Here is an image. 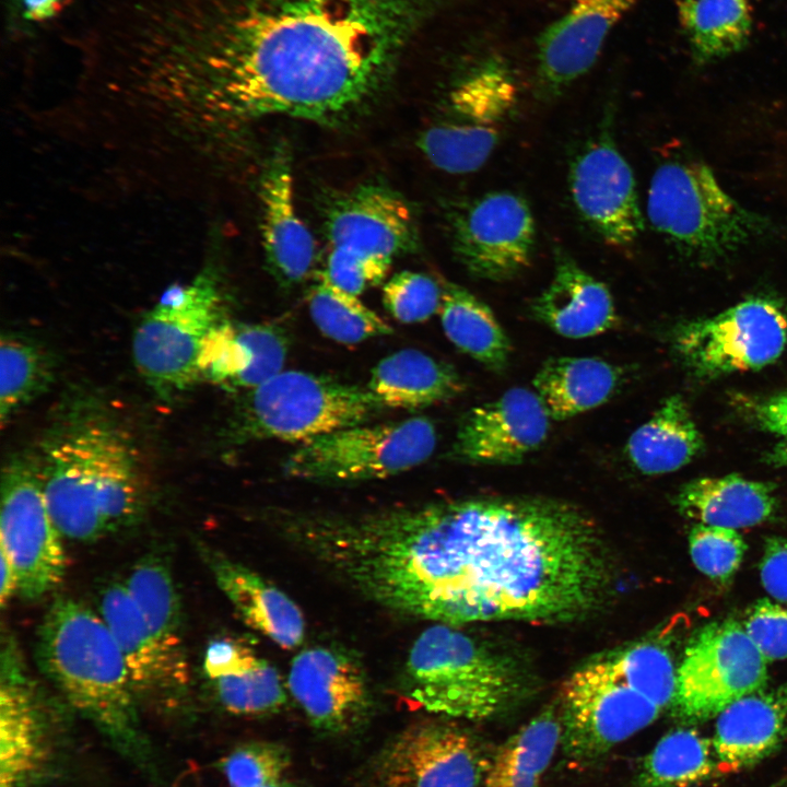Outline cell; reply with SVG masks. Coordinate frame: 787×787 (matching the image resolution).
I'll use <instances>...</instances> for the list:
<instances>
[{"label":"cell","instance_id":"83f0119b","mask_svg":"<svg viewBox=\"0 0 787 787\" xmlns=\"http://www.w3.org/2000/svg\"><path fill=\"white\" fill-rule=\"evenodd\" d=\"M203 672L214 696L230 713L267 715L286 702L277 668L243 641H212L204 653Z\"/></svg>","mask_w":787,"mask_h":787},{"label":"cell","instance_id":"681fc988","mask_svg":"<svg viewBox=\"0 0 787 787\" xmlns=\"http://www.w3.org/2000/svg\"><path fill=\"white\" fill-rule=\"evenodd\" d=\"M1 563V583H0V603L1 607L8 604L11 599L19 595V578L15 567L8 554L0 549Z\"/></svg>","mask_w":787,"mask_h":787},{"label":"cell","instance_id":"f546056e","mask_svg":"<svg viewBox=\"0 0 787 787\" xmlns=\"http://www.w3.org/2000/svg\"><path fill=\"white\" fill-rule=\"evenodd\" d=\"M465 387L453 366L415 349H403L380 360L366 386L384 409L409 410L450 400Z\"/></svg>","mask_w":787,"mask_h":787},{"label":"cell","instance_id":"ee69618b","mask_svg":"<svg viewBox=\"0 0 787 787\" xmlns=\"http://www.w3.org/2000/svg\"><path fill=\"white\" fill-rule=\"evenodd\" d=\"M287 766L289 755L282 747L254 742L236 748L222 768L230 787H265L282 780Z\"/></svg>","mask_w":787,"mask_h":787},{"label":"cell","instance_id":"816d5d0a","mask_svg":"<svg viewBox=\"0 0 787 787\" xmlns=\"http://www.w3.org/2000/svg\"><path fill=\"white\" fill-rule=\"evenodd\" d=\"M48 3L47 0H26L27 9L31 11H39V7H44V4Z\"/></svg>","mask_w":787,"mask_h":787},{"label":"cell","instance_id":"74e56055","mask_svg":"<svg viewBox=\"0 0 787 787\" xmlns=\"http://www.w3.org/2000/svg\"><path fill=\"white\" fill-rule=\"evenodd\" d=\"M52 361L32 339L3 332L0 340V420L9 422L52 380Z\"/></svg>","mask_w":787,"mask_h":787},{"label":"cell","instance_id":"7bdbcfd3","mask_svg":"<svg viewBox=\"0 0 787 787\" xmlns=\"http://www.w3.org/2000/svg\"><path fill=\"white\" fill-rule=\"evenodd\" d=\"M443 289L431 277L413 271H401L383 286L385 308L400 322L415 324L439 312Z\"/></svg>","mask_w":787,"mask_h":787},{"label":"cell","instance_id":"f35d334b","mask_svg":"<svg viewBox=\"0 0 787 787\" xmlns=\"http://www.w3.org/2000/svg\"><path fill=\"white\" fill-rule=\"evenodd\" d=\"M308 309L316 327L340 343H360L392 332V328L359 296L338 287L322 272L308 293Z\"/></svg>","mask_w":787,"mask_h":787},{"label":"cell","instance_id":"f6af8a7d","mask_svg":"<svg viewBox=\"0 0 787 787\" xmlns=\"http://www.w3.org/2000/svg\"><path fill=\"white\" fill-rule=\"evenodd\" d=\"M391 260L348 246H333L322 273L338 287L359 296L384 281Z\"/></svg>","mask_w":787,"mask_h":787},{"label":"cell","instance_id":"b9f144b4","mask_svg":"<svg viewBox=\"0 0 787 787\" xmlns=\"http://www.w3.org/2000/svg\"><path fill=\"white\" fill-rule=\"evenodd\" d=\"M689 549L702 574L725 583L740 567L747 544L736 529L695 524L689 533Z\"/></svg>","mask_w":787,"mask_h":787},{"label":"cell","instance_id":"7402d4cb","mask_svg":"<svg viewBox=\"0 0 787 787\" xmlns=\"http://www.w3.org/2000/svg\"><path fill=\"white\" fill-rule=\"evenodd\" d=\"M289 149L277 146L262 169L258 196L262 247L271 274L284 287L304 282L316 262V244L298 215Z\"/></svg>","mask_w":787,"mask_h":787},{"label":"cell","instance_id":"60d3db41","mask_svg":"<svg viewBox=\"0 0 787 787\" xmlns=\"http://www.w3.org/2000/svg\"><path fill=\"white\" fill-rule=\"evenodd\" d=\"M515 99V81L507 66L494 58L478 64L450 94L458 114L471 122L491 126L507 114Z\"/></svg>","mask_w":787,"mask_h":787},{"label":"cell","instance_id":"44dd1931","mask_svg":"<svg viewBox=\"0 0 787 787\" xmlns=\"http://www.w3.org/2000/svg\"><path fill=\"white\" fill-rule=\"evenodd\" d=\"M97 612L118 643L138 697L172 701L187 692V656L169 650L152 632L125 580L101 590Z\"/></svg>","mask_w":787,"mask_h":787},{"label":"cell","instance_id":"277c9868","mask_svg":"<svg viewBox=\"0 0 787 787\" xmlns=\"http://www.w3.org/2000/svg\"><path fill=\"white\" fill-rule=\"evenodd\" d=\"M40 671L68 703L124 751L141 743L137 693L101 614L61 597L44 615L35 645Z\"/></svg>","mask_w":787,"mask_h":787},{"label":"cell","instance_id":"d590c367","mask_svg":"<svg viewBox=\"0 0 787 787\" xmlns=\"http://www.w3.org/2000/svg\"><path fill=\"white\" fill-rule=\"evenodd\" d=\"M718 768L712 739L694 729L680 728L663 736L645 756L636 787H691Z\"/></svg>","mask_w":787,"mask_h":787},{"label":"cell","instance_id":"6da1fadb","mask_svg":"<svg viewBox=\"0 0 787 787\" xmlns=\"http://www.w3.org/2000/svg\"><path fill=\"white\" fill-rule=\"evenodd\" d=\"M447 0H151L136 35L152 98L218 131L340 122Z\"/></svg>","mask_w":787,"mask_h":787},{"label":"cell","instance_id":"836d02e7","mask_svg":"<svg viewBox=\"0 0 787 787\" xmlns=\"http://www.w3.org/2000/svg\"><path fill=\"white\" fill-rule=\"evenodd\" d=\"M562 738L560 705L541 710L512 735L488 765L483 787H540Z\"/></svg>","mask_w":787,"mask_h":787},{"label":"cell","instance_id":"3957f363","mask_svg":"<svg viewBox=\"0 0 787 787\" xmlns=\"http://www.w3.org/2000/svg\"><path fill=\"white\" fill-rule=\"evenodd\" d=\"M51 518L64 539L93 542L139 520L146 501L130 434L91 402L64 407L35 451Z\"/></svg>","mask_w":787,"mask_h":787},{"label":"cell","instance_id":"e0dca14e","mask_svg":"<svg viewBox=\"0 0 787 787\" xmlns=\"http://www.w3.org/2000/svg\"><path fill=\"white\" fill-rule=\"evenodd\" d=\"M550 420L535 390L513 387L463 414L446 457L470 465H518L545 442Z\"/></svg>","mask_w":787,"mask_h":787},{"label":"cell","instance_id":"4dcf8cb0","mask_svg":"<svg viewBox=\"0 0 787 787\" xmlns=\"http://www.w3.org/2000/svg\"><path fill=\"white\" fill-rule=\"evenodd\" d=\"M704 445L688 403L680 395H672L630 435L624 453L637 471L658 475L689 465Z\"/></svg>","mask_w":787,"mask_h":787},{"label":"cell","instance_id":"d6a6232c","mask_svg":"<svg viewBox=\"0 0 787 787\" xmlns=\"http://www.w3.org/2000/svg\"><path fill=\"white\" fill-rule=\"evenodd\" d=\"M439 316L448 340L494 373H503L510 341L492 309L467 289L450 282L442 286Z\"/></svg>","mask_w":787,"mask_h":787},{"label":"cell","instance_id":"8fae6325","mask_svg":"<svg viewBox=\"0 0 787 787\" xmlns=\"http://www.w3.org/2000/svg\"><path fill=\"white\" fill-rule=\"evenodd\" d=\"M767 660L735 620L703 626L686 645L671 706L685 723L716 717L735 701L765 688Z\"/></svg>","mask_w":787,"mask_h":787},{"label":"cell","instance_id":"bcb514c9","mask_svg":"<svg viewBox=\"0 0 787 787\" xmlns=\"http://www.w3.org/2000/svg\"><path fill=\"white\" fill-rule=\"evenodd\" d=\"M742 625L767 662L787 658V602L759 600Z\"/></svg>","mask_w":787,"mask_h":787},{"label":"cell","instance_id":"52a82bcc","mask_svg":"<svg viewBox=\"0 0 787 787\" xmlns=\"http://www.w3.org/2000/svg\"><path fill=\"white\" fill-rule=\"evenodd\" d=\"M647 218L681 255L707 266L737 254L771 227L737 201L707 164L685 157L667 161L654 172Z\"/></svg>","mask_w":787,"mask_h":787},{"label":"cell","instance_id":"4fadbf2b","mask_svg":"<svg viewBox=\"0 0 787 787\" xmlns=\"http://www.w3.org/2000/svg\"><path fill=\"white\" fill-rule=\"evenodd\" d=\"M673 349L700 378L754 371L775 362L787 344V316L763 296L744 299L714 316L680 325Z\"/></svg>","mask_w":787,"mask_h":787},{"label":"cell","instance_id":"8d00e7d4","mask_svg":"<svg viewBox=\"0 0 787 787\" xmlns=\"http://www.w3.org/2000/svg\"><path fill=\"white\" fill-rule=\"evenodd\" d=\"M125 583L152 632L169 650L187 656L179 596L166 563L148 555L131 568Z\"/></svg>","mask_w":787,"mask_h":787},{"label":"cell","instance_id":"7a4b0ae2","mask_svg":"<svg viewBox=\"0 0 787 787\" xmlns=\"http://www.w3.org/2000/svg\"><path fill=\"white\" fill-rule=\"evenodd\" d=\"M432 569L423 619L562 623L601 610L615 585L595 519L542 496L427 503Z\"/></svg>","mask_w":787,"mask_h":787},{"label":"cell","instance_id":"9a60e30c","mask_svg":"<svg viewBox=\"0 0 787 787\" xmlns=\"http://www.w3.org/2000/svg\"><path fill=\"white\" fill-rule=\"evenodd\" d=\"M287 688L308 720L318 729L343 733L363 724L373 697L360 656L340 644H317L292 660Z\"/></svg>","mask_w":787,"mask_h":787},{"label":"cell","instance_id":"2e32d148","mask_svg":"<svg viewBox=\"0 0 787 787\" xmlns=\"http://www.w3.org/2000/svg\"><path fill=\"white\" fill-rule=\"evenodd\" d=\"M569 190L583 218L607 244L632 245L644 228L634 174L608 128L572 160Z\"/></svg>","mask_w":787,"mask_h":787},{"label":"cell","instance_id":"7c38bea8","mask_svg":"<svg viewBox=\"0 0 787 787\" xmlns=\"http://www.w3.org/2000/svg\"><path fill=\"white\" fill-rule=\"evenodd\" d=\"M63 539L46 503L36 455L12 456L1 477L0 549L15 567L23 598L39 599L61 584Z\"/></svg>","mask_w":787,"mask_h":787},{"label":"cell","instance_id":"484cf974","mask_svg":"<svg viewBox=\"0 0 787 787\" xmlns=\"http://www.w3.org/2000/svg\"><path fill=\"white\" fill-rule=\"evenodd\" d=\"M200 551L218 587L248 626L285 649L303 643V613L285 592L216 550L202 545Z\"/></svg>","mask_w":787,"mask_h":787},{"label":"cell","instance_id":"ba28073f","mask_svg":"<svg viewBox=\"0 0 787 787\" xmlns=\"http://www.w3.org/2000/svg\"><path fill=\"white\" fill-rule=\"evenodd\" d=\"M384 408L366 387L302 371H281L248 391L238 416L244 439L304 443L366 423Z\"/></svg>","mask_w":787,"mask_h":787},{"label":"cell","instance_id":"ab89813d","mask_svg":"<svg viewBox=\"0 0 787 787\" xmlns=\"http://www.w3.org/2000/svg\"><path fill=\"white\" fill-rule=\"evenodd\" d=\"M498 142L491 125H438L418 139V146L435 167L449 174H468L484 165Z\"/></svg>","mask_w":787,"mask_h":787},{"label":"cell","instance_id":"e575fe53","mask_svg":"<svg viewBox=\"0 0 787 787\" xmlns=\"http://www.w3.org/2000/svg\"><path fill=\"white\" fill-rule=\"evenodd\" d=\"M678 20L698 66L741 51L752 34L750 0H679Z\"/></svg>","mask_w":787,"mask_h":787},{"label":"cell","instance_id":"f5cc1de1","mask_svg":"<svg viewBox=\"0 0 787 787\" xmlns=\"http://www.w3.org/2000/svg\"><path fill=\"white\" fill-rule=\"evenodd\" d=\"M265 787H295V786H293L292 784H290V783H287V782L279 780V782H277V783L267 785V786H265Z\"/></svg>","mask_w":787,"mask_h":787},{"label":"cell","instance_id":"f907efd6","mask_svg":"<svg viewBox=\"0 0 787 787\" xmlns=\"http://www.w3.org/2000/svg\"><path fill=\"white\" fill-rule=\"evenodd\" d=\"M766 461L776 467L787 468V437L772 447L766 455Z\"/></svg>","mask_w":787,"mask_h":787},{"label":"cell","instance_id":"30bf717a","mask_svg":"<svg viewBox=\"0 0 787 787\" xmlns=\"http://www.w3.org/2000/svg\"><path fill=\"white\" fill-rule=\"evenodd\" d=\"M436 442L435 426L425 416L362 423L301 443L285 459L283 471L322 483L385 479L426 461Z\"/></svg>","mask_w":787,"mask_h":787},{"label":"cell","instance_id":"9c48e42d","mask_svg":"<svg viewBox=\"0 0 787 787\" xmlns=\"http://www.w3.org/2000/svg\"><path fill=\"white\" fill-rule=\"evenodd\" d=\"M222 308L219 277L208 268L189 283L168 286L143 316L132 339L133 361L158 395L181 392L200 378L202 344L224 319Z\"/></svg>","mask_w":787,"mask_h":787},{"label":"cell","instance_id":"5b68a950","mask_svg":"<svg viewBox=\"0 0 787 787\" xmlns=\"http://www.w3.org/2000/svg\"><path fill=\"white\" fill-rule=\"evenodd\" d=\"M665 666L646 638L601 651L579 665L560 695L561 747L582 764L601 759L661 713Z\"/></svg>","mask_w":787,"mask_h":787},{"label":"cell","instance_id":"d6986e66","mask_svg":"<svg viewBox=\"0 0 787 787\" xmlns=\"http://www.w3.org/2000/svg\"><path fill=\"white\" fill-rule=\"evenodd\" d=\"M638 0H573L536 42V92L560 96L596 63L614 27Z\"/></svg>","mask_w":787,"mask_h":787},{"label":"cell","instance_id":"1f68e13d","mask_svg":"<svg viewBox=\"0 0 787 787\" xmlns=\"http://www.w3.org/2000/svg\"><path fill=\"white\" fill-rule=\"evenodd\" d=\"M619 383L609 362L595 356H554L533 378V390L551 420L564 421L608 401Z\"/></svg>","mask_w":787,"mask_h":787},{"label":"cell","instance_id":"f1b7e54d","mask_svg":"<svg viewBox=\"0 0 787 787\" xmlns=\"http://www.w3.org/2000/svg\"><path fill=\"white\" fill-rule=\"evenodd\" d=\"M673 503L682 516L697 524L736 530L771 520L778 507L772 483L739 474L690 480Z\"/></svg>","mask_w":787,"mask_h":787},{"label":"cell","instance_id":"c3c4849f","mask_svg":"<svg viewBox=\"0 0 787 787\" xmlns=\"http://www.w3.org/2000/svg\"><path fill=\"white\" fill-rule=\"evenodd\" d=\"M751 413L759 427L787 437V391L755 402Z\"/></svg>","mask_w":787,"mask_h":787},{"label":"cell","instance_id":"5bb4252c","mask_svg":"<svg viewBox=\"0 0 787 787\" xmlns=\"http://www.w3.org/2000/svg\"><path fill=\"white\" fill-rule=\"evenodd\" d=\"M450 232L457 259L477 279L506 281L530 265L535 220L517 193L494 191L474 199L453 215Z\"/></svg>","mask_w":787,"mask_h":787},{"label":"cell","instance_id":"ac0fdd59","mask_svg":"<svg viewBox=\"0 0 787 787\" xmlns=\"http://www.w3.org/2000/svg\"><path fill=\"white\" fill-rule=\"evenodd\" d=\"M52 730L15 644H2L0 677V787H33L54 756Z\"/></svg>","mask_w":787,"mask_h":787},{"label":"cell","instance_id":"4316f807","mask_svg":"<svg viewBox=\"0 0 787 787\" xmlns=\"http://www.w3.org/2000/svg\"><path fill=\"white\" fill-rule=\"evenodd\" d=\"M716 717L712 742L719 767L753 766L787 738V683L744 695Z\"/></svg>","mask_w":787,"mask_h":787},{"label":"cell","instance_id":"d4e9b609","mask_svg":"<svg viewBox=\"0 0 787 787\" xmlns=\"http://www.w3.org/2000/svg\"><path fill=\"white\" fill-rule=\"evenodd\" d=\"M553 254L552 280L530 305L535 319L569 339L589 338L613 328L618 315L607 285L561 247Z\"/></svg>","mask_w":787,"mask_h":787},{"label":"cell","instance_id":"8992f818","mask_svg":"<svg viewBox=\"0 0 787 787\" xmlns=\"http://www.w3.org/2000/svg\"><path fill=\"white\" fill-rule=\"evenodd\" d=\"M460 627L434 623L413 642L403 669L409 696L430 713L468 720L516 708L535 685L525 659Z\"/></svg>","mask_w":787,"mask_h":787},{"label":"cell","instance_id":"ffe728a7","mask_svg":"<svg viewBox=\"0 0 787 787\" xmlns=\"http://www.w3.org/2000/svg\"><path fill=\"white\" fill-rule=\"evenodd\" d=\"M330 247L348 246L388 258L414 251L419 225L410 203L381 185H364L336 197L325 211Z\"/></svg>","mask_w":787,"mask_h":787},{"label":"cell","instance_id":"7dc6e473","mask_svg":"<svg viewBox=\"0 0 787 787\" xmlns=\"http://www.w3.org/2000/svg\"><path fill=\"white\" fill-rule=\"evenodd\" d=\"M765 591L776 601L787 602V539H766L760 564Z\"/></svg>","mask_w":787,"mask_h":787},{"label":"cell","instance_id":"cb8c5ba5","mask_svg":"<svg viewBox=\"0 0 787 787\" xmlns=\"http://www.w3.org/2000/svg\"><path fill=\"white\" fill-rule=\"evenodd\" d=\"M289 350L285 331L273 324L222 319L205 337L201 376L228 390H251L282 371Z\"/></svg>","mask_w":787,"mask_h":787},{"label":"cell","instance_id":"603a6c76","mask_svg":"<svg viewBox=\"0 0 787 787\" xmlns=\"http://www.w3.org/2000/svg\"><path fill=\"white\" fill-rule=\"evenodd\" d=\"M391 766L399 783L412 787H479L488 768L472 737L443 720L409 728L392 750Z\"/></svg>","mask_w":787,"mask_h":787}]
</instances>
